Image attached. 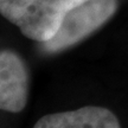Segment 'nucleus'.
<instances>
[{
	"label": "nucleus",
	"mask_w": 128,
	"mask_h": 128,
	"mask_svg": "<svg viewBox=\"0 0 128 128\" xmlns=\"http://www.w3.org/2000/svg\"><path fill=\"white\" fill-rule=\"evenodd\" d=\"M87 0H0V12L33 40H50L65 16Z\"/></svg>",
	"instance_id": "nucleus-1"
},
{
	"label": "nucleus",
	"mask_w": 128,
	"mask_h": 128,
	"mask_svg": "<svg viewBox=\"0 0 128 128\" xmlns=\"http://www.w3.org/2000/svg\"><path fill=\"white\" fill-rule=\"evenodd\" d=\"M116 0H87L69 12L58 32L43 43L45 52H57L95 31L114 13Z\"/></svg>",
	"instance_id": "nucleus-2"
},
{
	"label": "nucleus",
	"mask_w": 128,
	"mask_h": 128,
	"mask_svg": "<svg viewBox=\"0 0 128 128\" xmlns=\"http://www.w3.org/2000/svg\"><path fill=\"white\" fill-rule=\"evenodd\" d=\"M28 97V74L23 60L11 51L0 54V108L11 113L24 109Z\"/></svg>",
	"instance_id": "nucleus-3"
},
{
	"label": "nucleus",
	"mask_w": 128,
	"mask_h": 128,
	"mask_svg": "<svg viewBox=\"0 0 128 128\" xmlns=\"http://www.w3.org/2000/svg\"><path fill=\"white\" fill-rule=\"evenodd\" d=\"M36 128H118L119 120L110 110L102 107H83L81 109L43 116Z\"/></svg>",
	"instance_id": "nucleus-4"
}]
</instances>
